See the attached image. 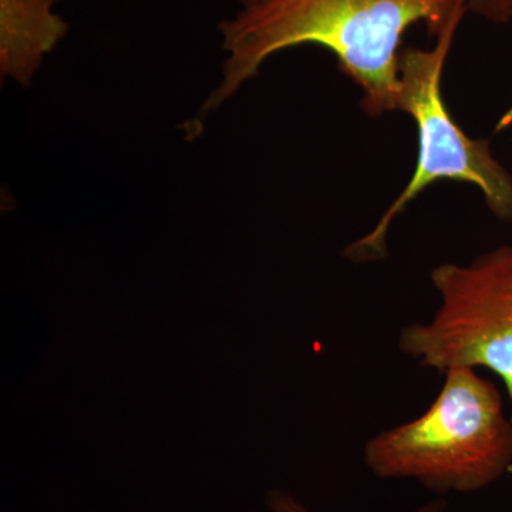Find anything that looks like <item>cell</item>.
Here are the masks:
<instances>
[{
	"instance_id": "9c48e42d",
	"label": "cell",
	"mask_w": 512,
	"mask_h": 512,
	"mask_svg": "<svg viewBox=\"0 0 512 512\" xmlns=\"http://www.w3.org/2000/svg\"><path fill=\"white\" fill-rule=\"evenodd\" d=\"M238 3H241L242 8H251V6L258 5V3L265 2V0H237Z\"/></svg>"
},
{
	"instance_id": "3957f363",
	"label": "cell",
	"mask_w": 512,
	"mask_h": 512,
	"mask_svg": "<svg viewBox=\"0 0 512 512\" xmlns=\"http://www.w3.org/2000/svg\"><path fill=\"white\" fill-rule=\"evenodd\" d=\"M464 15L450 20L437 33L431 49L407 47L400 52L397 111L412 117L419 138V154L412 178L392 202L376 227L345 248L343 255L355 264L383 261L387 256V234L394 220L412 201L439 181L474 185L485 205L498 220H512V177L491 153L484 138H471L443 97V73L458 26Z\"/></svg>"
},
{
	"instance_id": "8992f818",
	"label": "cell",
	"mask_w": 512,
	"mask_h": 512,
	"mask_svg": "<svg viewBox=\"0 0 512 512\" xmlns=\"http://www.w3.org/2000/svg\"><path fill=\"white\" fill-rule=\"evenodd\" d=\"M266 507L271 512H311L308 508L296 500L291 493L285 490H271L266 493ZM448 507L447 500L439 498V500L430 501V503L421 505L420 508L413 512H446Z\"/></svg>"
},
{
	"instance_id": "277c9868",
	"label": "cell",
	"mask_w": 512,
	"mask_h": 512,
	"mask_svg": "<svg viewBox=\"0 0 512 512\" xmlns=\"http://www.w3.org/2000/svg\"><path fill=\"white\" fill-rule=\"evenodd\" d=\"M430 279L439 309L430 322L400 332V350L441 373L453 367L491 370L512 400V244L467 265L441 264Z\"/></svg>"
},
{
	"instance_id": "ba28073f",
	"label": "cell",
	"mask_w": 512,
	"mask_h": 512,
	"mask_svg": "<svg viewBox=\"0 0 512 512\" xmlns=\"http://www.w3.org/2000/svg\"><path fill=\"white\" fill-rule=\"evenodd\" d=\"M501 126H503L504 128H510L512 137V107L511 110L508 111L507 114H505L504 120L501 121Z\"/></svg>"
},
{
	"instance_id": "5b68a950",
	"label": "cell",
	"mask_w": 512,
	"mask_h": 512,
	"mask_svg": "<svg viewBox=\"0 0 512 512\" xmlns=\"http://www.w3.org/2000/svg\"><path fill=\"white\" fill-rule=\"evenodd\" d=\"M60 0H0V72L29 86L69 25L56 12Z\"/></svg>"
},
{
	"instance_id": "6da1fadb",
	"label": "cell",
	"mask_w": 512,
	"mask_h": 512,
	"mask_svg": "<svg viewBox=\"0 0 512 512\" xmlns=\"http://www.w3.org/2000/svg\"><path fill=\"white\" fill-rule=\"evenodd\" d=\"M467 10V0H265L242 8L221 22L222 79L200 114L207 116L235 96L276 53L306 45L335 55L340 70L362 90L366 114L392 113L399 100L404 33L424 23L436 36Z\"/></svg>"
},
{
	"instance_id": "52a82bcc",
	"label": "cell",
	"mask_w": 512,
	"mask_h": 512,
	"mask_svg": "<svg viewBox=\"0 0 512 512\" xmlns=\"http://www.w3.org/2000/svg\"><path fill=\"white\" fill-rule=\"evenodd\" d=\"M468 10L488 22L507 25L512 22V0H467Z\"/></svg>"
},
{
	"instance_id": "7a4b0ae2",
	"label": "cell",
	"mask_w": 512,
	"mask_h": 512,
	"mask_svg": "<svg viewBox=\"0 0 512 512\" xmlns=\"http://www.w3.org/2000/svg\"><path fill=\"white\" fill-rule=\"evenodd\" d=\"M429 409L367 441L365 464L383 480L419 481L431 493L470 494L512 466V423L501 393L471 367H453Z\"/></svg>"
}]
</instances>
